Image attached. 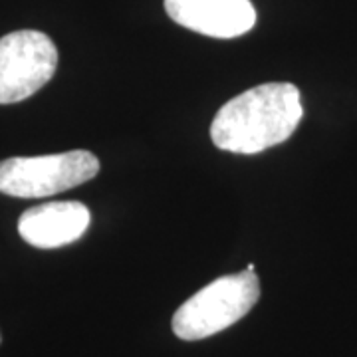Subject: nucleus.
Masks as SVG:
<instances>
[{
	"label": "nucleus",
	"mask_w": 357,
	"mask_h": 357,
	"mask_svg": "<svg viewBox=\"0 0 357 357\" xmlns=\"http://www.w3.org/2000/svg\"><path fill=\"white\" fill-rule=\"evenodd\" d=\"M302 117V96L294 84H262L218 109L211 126V139L229 153H262L290 139Z\"/></svg>",
	"instance_id": "nucleus-1"
},
{
	"label": "nucleus",
	"mask_w": 357,
	"mask_h": 357,
	"mask_svg": "<svg viewBox=\"0 0 357 357\" xmlns=\"http://www.w3.org/2000/svg\"><path fill=\"white\" fill-rule=\"evenodd\" d=\"M260 298L255 272L220 276L178 307L173 316V333L185 342H199L222 332L243 319Z\"/></svg>",
	"instance_id": "nucleus-2"
},
{
	"label": "nucleus",
	"mask_w": 357,
	"mask_h": 357,
	"mask_svg": "<svg viewBox=\"0 0 357 357\" xmlns=\"http://www.w3.org/2000/svg\"><path fill=\"white\" fill-rule=\"evenodd\" d=\"M98 173L100 159L86 149L10 157L0 161V192L16 199H42L79 187Z\"/></svg>",
	"instance_id": "nucleus-3"
},
{
	"label": "nucleus",
	"mask_w": 357,
	"mask_h": 357,
	"mask_svg": "<svg viewBox=\"0 0 357 357\" xmlns=\"http://www.w3.org/2000/svg\"><path fill=\"white\" fill-rule=\"evenodd\" d=\"M58 68V50L38 30H18L0 38V103H18L50 82Z\"/></svg>",
	"instance_id": "nucleus-4"
},
{
	"label": "nucleus",
	"mask_w": 357,
	"mask_h": 357,
	"mask_svg": "<svg viewBox=\"0 0 357 357\" xmlns=\"http://www.w3.org/2000/svg\"><path fill=\"white\" fill-rule=\"evenodd\" d=\"M173 22L211 38H236L256 24L250 0H165Z\"/></svg>",
	"instance_id": "nucleus-5"
},
{
	"label": "nucleus",
	"mask_w": 357,
	"mask_h": 357,
	"mask_svg": "<svg viewBox=\"0 0 357 357\" xmlns=\"http://www.w3.org/2000/svg\"><path fill=\"white\" fill-rule=\"evenodd\" d=\"M91 222L89 208L77 201L32 206L18 220V234L36 248H60L82 238Z\"/></svg>",
	"instance_id": "nucleus-6"
},
{
	"label": "nucleus",
	"mask_w": 357,
	"mask_h": 357,
	"mask_svg": "<svg viewBox=\"0 0 357 357\" xmlns=\"http://www.w3.org/2000/svg\"><path fill=\"white\" fill-rule=\"evenodd\" d=\"M0 342H2V335H0Z\"/></svg>",
	"instance_id": "nucleus-7"
}]
</instances>
